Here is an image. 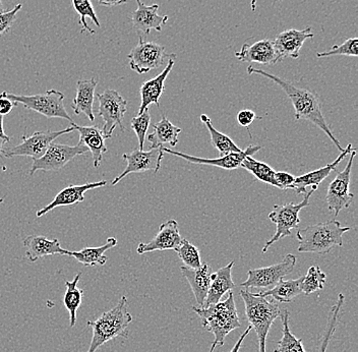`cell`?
Returning a JSON list of instances; mask_svg holds the SVG:
<instances>
[{"mask_svg":"<svg viewBox=\"0 0 358 352\" xmlns=\"http://www.w3.org/2000/svg\"><path fill=\"white\" fill-rule=\"evenodd\" d=\"M106 185V181H97V183H86V185H69V187L60 190L49 205L45 206L44 208L38 211V212L36 213V216H37V218H40V217H43L44 215L48 214L49 212L56 209L57 207L73 206L76 205V204L83 203V202L85 201V194H86L88 190L105 187Z\"/></svg>","mask_w":358,"mask_h":352,"instance_id":"obj_18","label":"cell"},{"mask_svg":"<svg viewBox=\"0 0 358 352\" xmlns=\"http://www.w3.org/2000/svg\"><path fill=\"white\" fill-rule=\"evenodd\" d=\"M241 297L245 302L246 319L257 333L259 352H266L268 331L281 314L279 306L276 300L250 293L248 289H241Z\"/></svg>","mask_w":358,"mask_h":352,"instance_id":"obj_4","label":"cell"},{"mask_svg":"<svg viewBox=\"0 0 358 352\" xmlns=\"http://www.w3.org/2000/svg\"><path fill=\"white\" fill-rule=\"evenodd\" d=\"M151 125V114L149 108L145 109L143 113L138 114L131 121V127L133 131L136 132V138L138 141V149L144 150L145 138H147V132Z\"/></svg>","mask_w":358,"mask_h":352,"instance_id":"obj_39","label":"cell"},{"mask_svg":"<svg viewBox=\"0 0 358 352\" xmlns=\"http://www.w3.org/2000/svg\"><path fill=\"white\" fill-rule=\"evenodd\" d=\"M275 1H281V0H275Z\"/></svg>","mask_w":358,"mask_h":352,"instance_id":"obj_51","label":"cell"},{"mask_svg":"<svg viewBox=\"0 0 358 352\" xmlns=\"http://www.w3.org/2000/svg\"><path fill=\"white\" fill-rule=\"evenodd\" d=\"M82 277V273H78L73 281H66V291L64 297V307L69 314V326L75 327L77 323L78 309L83 302L84 290L78 288V283Z\"/></svg>","mask_w":358,"mask_h":352,"instance_id":"obj_32","label":"cell"},{"mask_svg":"<svg viewBox=\"0 0 358 352\" xmlns=\"http://www.w3.org/2000/svg\"><path fill=\"white\" fill-rule=\"evenodd\" d=\"M88 151V148L80 143H78L77 146H69L52 143L41 158L33 161L30 176H33L38 170L55 171V170L62 169L76 157L87 153Z\"/></svg>","mask_w":358,"mask_h":352,"instance_id":"obj_13","label":"cell"},{"mask_svg":"<svg viewBox=\"0 0 358 352\" xmlns=\"http://www.w3.org/2000/svg\"><path fill=\"white\" fill-rule=\"evenodd\" d=\"M261 149V146L250 145L245 150H243L238 153L228 154L226 156L219 157V158L206 159L201 158V157L190 156V155L182 153V152L173 151L169 148L162 147V151L164 153L185 159L187 162L192 163V164L216 166V167L222 168L225 170H234L241 167V163L243 162L246 157L252 156Z\"/></svg>","mask_w":358,"mask_h":352,"instance_id":"obj_15","label":"cell"},{"mask_svg":"<svg viewBox=\"0 0 358 352\" xmlns=\"http://www.w3.org/2000/svg\"><path fill=\"white\" fill-rule=\"evenodd\" d=\"M22 4L19 3L15 6L13 10L6 11V13L0 15V37L10 33L13 24L17 21V15L22 10Z\"/></svg>","mask_w":358,"mask_h":352,"instance_id":"obj_41","label":"cell"},{"mask_svg":"<svg viewBox=\"0 0 358 352\" xmlns=\"http://www.w3.org/2000/svg\"><path fill=\"white\" fill-rule=\"evenodd\" d=\"M10 138L4 132L3 129V116L0 115V156H2L3 152L4 143H10Z\"/></svg>","mask_w":358,"mask_h":352,"instance_id":"obj_45","label":"cell"},{"mask_svg":"<svg viewBox=\"0 0 358 352\" xmlns=\"http://www.w3.org/2000/svg\"><path fill=\"white\" fill-rule=\"evenodd\" d=\"M174 251L178 253L179 259L183 262L185 267H187V268L199 269L203 265L200 250L194 244H190L187 239H182L180 244Z\"/></svg>","mask_w":358,"mask_h":352,"instance_id":"obj_37","label":"cell"},{"mask_svg":"<svg viewBox=\"0 0 358 352\" xmlns=\"http://www.w3.org/2000/svg\"><path fill=\"white\" fill-rule=\"evenodd\" d=\"M315 190H310L303 195L304 198L299 204L287 203L284 205H275L272 212L268 214V218L273 223L276 224V232L273 235L272 239L266 242L263 248V253H266L268 248L273 244H276L280 239L284 237H290L292 230L299 228L301 224L299 213L303 208L310 206V199Z\"/></svg>","mask_w":358,"mask_h":352,"instance_id":"obj_7","label":"cell"},{"mask_svg":"<svg viewBox=\"0 0 358 352\" xmlns=\"http://www.w3.org/2000/svg\"><path fill=\"white\" fill-rule=\"evenodd\" d=\"M257 118V114L252 111H248V109L239 111L236 116L237 122L243 127H250Z\"/></svg>","mask_w":358,"mask_h":352,"instance_id":"obj_43","label":"cell"},{"mask_svg":"<svg viewBox=\"0 0 358 352\" xmlns=\"http://www.w3.org/2000/svg\"><path fill=\"white\" fill-rule=\"evenodd\" d=\"M164 152L162 151V147L154 148L149 151L136 149L129 154H123L122 158L127 162V168L124 171L120 174L112 181V185H116L124 177L131 174H144V172L152 171L154 174L160 170L161 162H162Z\"/></svg>","mask_w":358,"mask_h":352,"instance_id":"obj_14","label":"cell"},{"mask_svg":"<svg viewBox=\"0 0 358 352\" xmlns=\"http://www.w3.org/2000/svg\"><path fill=\"white\" fill-rule=\"evenodd\" d=\"M1 94L13 102L22 103L24 108L38 112L45 118L73 121L64 106V94L62 92L49 90L46 93L32 96L15 95L8 92H2Z\"/></svg>","mask_w":358,"mask_h":352,"instance_id":"obj_6","label":"cell"},{"mask_svg":"<svg viewBox=\"0 0 358 352\" xmlns=\"http://www.w3.org/2000/svg\"><path fill=\"white\" fill-rule=\"evenodd\" d=\"M192 311L200 317L201 326L214 335L209 352H214L217 346H223L228 334L235 329L241 328V320L235 306L234 295L232 291L224 302L211 304L209 307H192Z\"/></svg>","mask_w":358,"mask_h":352,"instance_id":"obj_2","label":"cell"},{"mask_svg":"<svg viewBox=\"0 0 358 352\" xmlns=\"http://www.w3.org/2000/svg\"><path fill=\"white\" fill-rule=\"evenodd\" d=\"M235 57L241 62H255L265 66L282 62L275 48L274 41L268 39L259 40L252 44H243L241 50L235 52Z\"/></svg>","mask_w":358,"mask_h":352,"instance_id":"obj_17","label":"cell"},{"mask_svg":"<svg viewBox=\"0 0 358 352\" xmlns=\"http://www.w3.org/2000/svg\"><path fill=\"white\" fill-rule=\"evenodd\" d=\"M355 150L352 147L351 143H348V146L340 153L337 159L334 160V162L330 163V164L324 166V167L319 168V169L313 170V171L308 172V174H303L299 177H295L294 183H293L292 190H295V192L299 195H304L308 190L306 188L312 187V190H315L319 185L330 176L331 172L336 170L338 164L343 160L347 155L350 154L351 152Z\"/></svg>","mask_w":358,"mask_h":352,"instance_id":"obj_21","label":"cell"},{"mask_svg":"<svg viewBox=\"0 0 358 352\" xmlns=\"http://www.w3.org/2000/svg\"><path fill=\"white\" fill-rule=\"evenodd\" d=\"M17 103L13 102L8 99V98L4 97L2 94H0V115H6V114L10 113L13 111V107L17 106Z\"/></svg>","mask_w":358,"mask_h":352,"instance_id":"obj_44","label":"cell"},{"mask_svg":"<svg viewBox=\"0 0 358 352\" xmlns=\"http://www.w3.org/2000/svg\"><path fill=\"white\" fill-rule=\"evenodd\" d=\"M234 266V261H232L216 272L212 273L211 283L203 307H209L221 302V298L234 288L235 283L232 279Z\"/></svg>","mask_w":358,"mask_h":352,"instance_id":"obj_26","label":"cell"},{"mask_svg":"<svg viewBox=\"0 0 358 352\" xmlns=\"http://www.w3.org/2000/svg\"><path fill=\"white\" fill-rule=\"evenodd\" d=\"M327 281V275L319 266H312L308 268V273L303 276L301 282V291L306 295H312L317 290L324 289Z\"/></svg>","mask_w":358,"mask_h":352,"instance_id":"obj_36","label":"cell"},{"mask_svg":"<svg viewBox=\"0 0 358 352\" xmlns=\"http://www.w3.org/2000/svg\"><path fill=\"white\" fill-rule=\"evenodd\" d=\"M138 8L131 15V22L136 32L149 35L152 30L162 31L163 26L168 22V15H159V4L145 6L142 0H136Z\"/></svg>","mask_w":358,"mask_h":352,"instance_id":"obj_19","label":"cell"},{"mask_svg":"<svg viewBox=\"0 0 358 352\" xmlns=\"http://www.w3.org/2000/svg\"><path fill=\"white\" fill-rule=\"evenodd\" d=\"M252 326H248V329L245 331V333L241 334V337H239L238 342H236V344L234 345V349H232V351L230 352H239L241 349V345H243V342H245V339L246 338V336L250 334V332L252 331Z\"/></svg>","mask_w":358,"mask_h":352,"instance_id":"obj_46","label":"cell"},{"mask_svg":"<svg viewBox=\"0 0 358 352\" xmlns=\"http://www.w3.org/2000/svg\"><path fill=\"white\" fill-rule=\"evenodd\" d=\"M176 56L168 55L163 45L144 41L141 36L138 44L131 49L127 58L129 60V67L138 75H144L152 69L162 66L166 58L170 59L176 58Z\"/></svg>","mask_w":358,"mask_h":352,"instance_id":"obj_10","label":"cell"},{"mask_svg":"<svg viewBox=\"0 0 358 352\" xmlns=\"http://www.w3.org/2000/svg\"><path fill=\"white\" fill-rule=\"evenodd\" d=\"M117 239L114 237H109L106 244L103 246H97V248H85L80 251H75V252H69V257L73 258L77 260L78 263L84 265L87 267L104 266L107 263V257L105 253L112 248L116 246Z\"/></svg>","mask_w":358,"mask_h":352,"instance_id":"obj_29","label":"cell"},{"mask_svg":"<svg viewBox=\"0 0 358 352\" xmlns=\"http://www.w3.org/2000/svg\"><path fill=\"white\" fill-rule=\"evenodd\" d=\"M127 308V298L123 295L113 309L103 313L102 316L94 322L89 321L87 323L93 331V336L87 352H96L103 345L115 338L123 337L127 339L129 337L127 327L133 322V317Z\"/></svg>","mask_w":358,"mask_h":352,"instance_id":"obj_3","label":"cell"},{"mask_svg":"<svg viewBox=\"0 0 358 352\" xmlns=\"http://www.w3.org/2000/svg\"><path fill=\"white\" fill-rule=\"evenodd\" d=\"M277 188L280 190H292L293 183H294L295 176L285 171H279L275 174Z\"/></svg>","mask_w":358,"mask_h":352,"instance_id":"obj_42","label":"cell"},{"mask_svg":"<svg viewBox=\"0 0 358 352\" xmlns=\"http://www.w3.org/2000/svg\"><path fill=\"white\" fill-rule=\"evenodd\" d=\"M241 167L248 170L250 174L256 177L257 181L277 188L276 179H275L276 171H274L273 168L266 163L259 162L252 156H248L241 163Z\"/></svg>","mask_w":358,"mask_h":352,"instance_id":"obj_34","label":"cell"},{"mask_svg":"<svg viewBox=\"0 0 358 352\" xmlns=\"http://www.w3.org/2000/svg\"><path fill=\"white\" fill-rule=\"evenodd\" d=\"M357 156V149L351 152L348 163L341 172H338L334 181H331L327 190L326 202L329 211L338 216L342 210L350 207L355 199V195L350 192L351 170L353 161Z\"/></svg>","mask_w":358,"mask_h":352,"instance_id":"obj_12","label":"cell"},{"mask_svg":"<svg viewBox=\"0 0 358 352\" xmlns=\"http://www.w3.org/2000/svg\"><path fill=\"white\" fill-rule=\"evenodd\" d=\"M4 199L1 198L0 199V205H1L2 203H3Z\"/></svg>","mask_w":358,"mask_h":352,"instance_id":"obj_50","label":"cell"},{"mask_svg":"<svg viewBox=\"0 0 358 352\" xmlns=\"http://www.w3.org/2000/svg\"><path fill=\"white\" fill-rule=\"evenodd\" d=\"M296 265V257L288 253L280 263L264 268L252 269L248 272V277L241 286L245 289L257 288L261 291L273 288L280 280L290 274Z\"/></svg>","mask_w":358,"mask_h":352,"instance_id":"obj_9","label":"cell"},{"mask_svg":"<svg viewBox=\"0 0 358 352\" xmlns=\"http://www.w3.org/2000/svg\"><path fill=\"white\" fill-rule=\"evenodd\" d=\"M201 120L207 127L211 136V142L213 147L218 150L220 157L226 156V155L231 153H238L243 151L238 146L231 140L230 136L223 132L217 131L213 125L212 120L207 114H201Z\"/></svg>","mask_w":358,"mask_h":352,"instance_id":"obj_31","label":"cell"},{"mask_svg":"<svg viewBox=\"0 0 358 352\" xmlns=\"http://www.w3.org/2000/svg\"><path fill=\"white\" fill-rule=\"evenodd\" d=\"M182 241L179 233L178 223L173 219L161 224L155 237L149 242L138 244L136 252L140 255L156 251L176 250Z\"/></svg>","mask_w":358,"mask_h":352,"instance_id":"obj_16","label":"cell"},{"mask_svg":"<svg viewBox=\"0 0 358 352\" xmlns=\"http://www.w3.org/2000/svg\"><path fill=\"white\" fill-rule=\"evenodd\" d=\"M75 131V127H66V129L57 132H35L32 136H27L26 134L22 136V143L10 149L3 150L2 154L6 158H13L15 156L31 157L33 160L41 158L56 139L60 136L69 134Z\"/></svg>","mask_w":358,"mask_h":352,"instance_id":"obj_11","label":"cell"},{"mask_svg":"<svg viewBox=\"0 0 358 352\" xmlns=\"http://www.w3.org/2000/svg\"><path fill=\"white\" fill-rule=\"evenodd\" d=\"M4 13H6V10H4L3 4H2V1L0 0V15Z\"/></svg>","mask_w":358,"mask_h":352,"instance_id":"obj_49","label":"cell"},{"mask_svg":"<svg viewBox=\"0 0 358 352\" xmlns=\"http://www.w3.org/2000/svg\"><path fill=\"white\" fill-rule=\"evenodd\" d=\"M250 8H252V11H256L257 0H250Z\"/></svg>","mask_w":358,"mask_h":352,"instance_id":"obj_48","label":"cell"},{"mask_svg":"<svg viewBox=\"0 0 358 352\" xmlns=\"http://www.w3.org/2000/svg\"><path fill=\"white\" fill-rule=\"evenodd\" d=\"M358 39L357 37L350 38L347 39L345 42L340 45H335L330 50L327 52L317 53V56L319 58L330 57V56L335 55H345L352 56V57H357L358 55Z\"/></svg>","mask_w":358,"mask_h":352,"instance_id":"obj_40","label":"cell"},{"mask_svg":"<svg viewBox=\"0 0 358 352\" xmlns=\"http://www.w3.org/2000/svg\"><path fill=\"white\" fill-rule=\"evenodd\" d=\"M344 227L339 221L330 220L308 226L297 230L299 253H313L324 255L331 252L334 246H343V235L350 230Z\"/></svg>","mask_w":358,"mask_h":352,"instance_id":"obj_5","label":"cell"},{"mask_svg":"<svg viewBox=\"0 0 358 352\" xmlns=\"http://www.w3.org/2000/svg\"><path fill=\"white\" fill-rule=\"evenodd\" d=\"M71 125L75 127V131H78L80 134V145L86 146L92 153L93 157L94 168L99 167L102 162L103 154L108 151L106 146H105V138L103 136L102 129H100L97 125H92V127H82L77 123L71 121Z\"/></svg>","mask_w":358,"mask_h":352,"instance_id":"obj_24","label":"cell"},{"mask_svg":"<svg viewBox=\"0 0 358 352\" xmlns=\"http://www.w3.org/2000/svg\"><path fill=\"white\" fill-rule=\"evenodd\" d=\"M24 246L27 258L32 263L48 255H69V252L60 246L57 239H48L43 235H29L24 239Z\"/></svg>","mask_w":358,"mask_h":352,"instance_id":"obj_23","label":"cell"},{"mask_svg":"<svg viewBox=\"0 0 358 352\" xmlns=\"http://www.w3.org/2000/svg\"><path fill=\"white\" fill-rule=\"evenodd\" d=\"M173 66V58H170V59H168L167 66L162 73H159L157 77L151 78V80H145L144 84L141 86V105L138 114L143 113L145 109L149 108L150 105L156 104L157 106H160L159 99L164 93L165 80H166L169 73H171Z\"/></svg>","mask_w":358,"mask_h":352,"instance_id":"obj_22","label":"cell"},{"mask_svg":"<svg viewBox=\"0 0 358 352\" xmlns=\"http://www.w3.org/2000/svg\"><path fill=\"white\" fill-rule=\"evenodd\" d=\"M98 85L97 78L78 80L77 82V96L73 101V111L77 115L85 114L90 121L95 120L94 115V98Z\"/></svg>","mask_w":358,"mask_h":352,"instance_id":"obj_27","label":"cell"},{"mask_svg":"<svg viewBox=\"0 0 358 352\" xmlns=\"http://www.w3.org/2000/svg\"><path fill=\"white\" fill-rule=\"evenodd\" d=\"M281 315L282 338L277 343L274 352H306L302 340L295 337L289 328V311H284Z\"/></svg>","mask_w":358,"mask_h":352,"instance_id":"obj_33","label":"cell"},{"mask_svg":"<svg viewBox=\"0 0 358 352\" xmlns=\"http://www.w3.org/2000/svg\"><path fill=\"white\" fill-rule=\"evenodd\" d=\"M180 269L194 293L196 304L199 307H203L208 291H209L210 283H211L213 273L211 267L208 264H203L199 269H190L185 266L181 267Z\"/></svg>","mask_w":358,"mask_h":352,"instance_id":"obj_25","label":"cell"},{"mask_svg":"<svg viewBox=\"0 0 358 352\" xmlns=\"http://www.w3.org/2000/svg\"><path fill=\"white\" fill-rule=\"evenodd\" d=\"M303 276L297 279H281L273 288L266 291H259V295L264 297H272L276 302L283 304H290L299 295H301V282Z\"/></svg>","mask_w":358,"mask_h":352,"instance_id":"obj_30","label":"cell"},{"mask_svg":"<svg viewBox=\"0 0 358 352\" xmlns=\"http://www.w3.org/2000/svg\"><path fill=\"white\" fill-rule=\"evenodd\" d=\"M153 132L147 138L151 143V149L163 147L165 143H168L171 147H176L178 145L181 129L170 122L166 116L162 115L161 120L153 125Z\"/></svg>","mask_w":358,"mask_h":352,"instance_id":"obj_28","label":"cell"},{"mask_svg":"<svg viewBox=\"0 0 358 352\" xmlns=\"http://www.w3.org/2000/svg\"><path fill=\"white\" fill-rule=\"evenodd\" d=\"M73 8L77 11L78 15H80V24L82 26V32H88L91 35L95 34V31L92 30L87 24V17L92 20V22L100 28L101 24L99 19L96 15L95 10L93 8L91 0H73Z\"/></svg>","mask_w":358,"mask_h":352,"instance_id":"obj_38","label":"cell"},{"mask_svg":"<svg viewBox=\"0 0 358 352\" xmlns=\"http://www.w3.org/2000/svg\"><path fill=\"white\" fill-rule=\"evenodd\" d=\"M312 28L304 29V30H296V29H289L284 31L277 36L274 40L275 48L282 60L286 57L299 58L301 49L303 46L304 42L308 39H312L313 37Z\"/></svg>","mask_w":358,"mask_h":352,"instance_id":"obj_20","label":"cell"},{"mask_svg":"<svg viewBox=\"0 0 358 352\" xmlns=\"http://www.w3.org/2000/svg\"><path fill=\"white\" fill-rule=\"evenodd\" d=\"M248 75L262 76V77L268 78L275 84L278 85L280 88L285 92L294 107L295 120L310 121L313 125L319 127L329 136V139L334 143L340 152L343 151L344 149L342 148L341 143L336 139L334 134L327 123L326 118L322 112L321 102L315 94L306 89L297 88L296 86L283 78L272 75V73H266L265 71H261V69L252 66L248 67Z\"/></svg>","mask_w":358,"mask_h":352,"instance_id":"obj_1","label":"cell"},{"mask_svg":"<svg viewBox=\"0 0 358 352\" xmlns=\"http://www.w3.org/2000/svg\"><path fill=\"white\" fill-rule=\"evenodd\" d=\"M343 304L344 295L340 293L338 295L337 302L331 308L330 313H329L328 322H327L326 329H324V335L322 337L317 352H326L328 349L329 343H330L331 338H332L333 334L335 333L338 323H339L340 313H341Z\"/></svg>","mask_w":358,"mask_h":352,"instance_id":"obj_35","label":"cell"},{"mask_svg":"<svg viewBox=\"0 0 358 352\" xmlns=\"http://www.w3.org/2000/svg\"><path fill=\"white\" fill-rule=\"evenodd\" d=\"M129 0H98L100 6H115L120 4L127 3Z\"/></svg>","mask_w":358,"mask_h":352,"instance_id":"obj_47","label":"cell"},{"mask_svg":"<svg viewBox=\"0 0 358 352\" xmlns=\"http://www.w3.org/2000/svg\"><path fill=\"white\" fill-rule=\"evenodd\" d=\"M99 111L98 114L104 120L102 132L105 140L110 139L114 129L120 127L125 131L123 118L127 113V101L115 90L107 89L103 93L98 94Z\"/></svg>","mask_w":358,"mask_h":352,"instance_id":"obj_8","label":"cell"}]
</instances>
